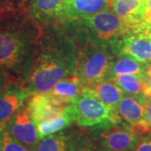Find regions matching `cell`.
<instances>
[{
  "instance_id": "6da1fadb",
  "label": "cell",
  "mask_w": 151,
  "mask_h": 151,
  "mask_svg": "<svg viewBox=\"0 0 151 151\" xmlns=\"http://www.w3.org/2000/svg\"><path fill=\"white\" fill-rule=\"evenodd\" d=\"M78 47L60 24L43 26L36 58L24 85L28 95L50 92L60 80L76 74Z\"/></svg>"
},
{
  "instance_id": "7a4b0ae2",
  "label": "cell",
  "mask_w": 151,
  "mask_h": 151,
  "mask_svg": "<svg viewBox=\"0 0 151 151\" xmlns=\"http://www.w3.org/2000/svg\"><path fill=\"white\" fill-rule=\"evenodd\" d=\"M22 14L0 17V69L10 83L24 86L36 58L42 27Z\"/></svg>"
},
{
  "instance_id": "3957f363",
  "label": "cell",
  "mask_w": 151,
  "mask_h": 151,
  "mask_svg": "<svg viewBox=\"0 0 151 151\" xmlns=\"http://www.w3.org/2000/svg\"><path fill=\"white\" fill-rule=\"evenodd\" d=\"M60 25L73 39L77 47L85 44L113 47L124 38L139 33L113 11L108 10L63 22Z\"/></svg>"
},
{
  "instance_id": "277c9868",
  "label": "cell",
  "mask_w": 151,
  "mask_h": 151,
  "mask_svg": "<svg viewBox=\"0 0 151 151\" xmlns=\"http://www.w3.org/2000/svg\"><path fill=\"white\" fill-rule=\"evenodd\" d=\"M65 109L73 122L81 127L100 128L124 122L117 108L103 103L88 88H84L81 97Z\"/></svg>"
},
{
  "instance_id": "5b68a950",
  "label": "cell",
  "mask_w": 151,
  "mask_h": 151,
  "mask_svg": "<svg viewBox=\"0 0 151 151\" xmlns=\"http://www.w3.org/2000/svg\"><path fill=\"white\" fill-rule=\"evenodd\" d=\"M117 54L113 46L85 44L78 46L76 75L84 88L109 78Z\"/></svg>"
},
{
  "instance_id": "8992f818",
  "label": "cell",
  "mask_w": 151,
  "mask_h": 151,
  "mask_svg": "<svg viewBox=\"0 0 151 151\" xmlns=\"http://www.w3.org/2000/svg\"><path fill=\"white\" fill-rule=\"evenodd\" d=\"M95 129L101 149L108 151H133L143 137L126 122Z\"/></svg>"
},
{
  "instance_id": "52a82bcc",
  "label": "cell",
  "mask_w": 151,
  "mask_h": 151,
  "mask_svg": "<svg viewBox=\"0 0 151 151\" xmlns=\"http://www.w3.org/2000/svg\"><path fill=\"white\" fill-rule=\"evenodd\" d=\"M13 137L30 151H35L40 140L37 125L34 121L27 105L19 108L9 121L5 128Z\"/></svg>"
},
{
  "instance_id": "ba28073f",
  "label": "cell",
  "mask_w": 151,
  "mask_h": 151,
  "mask_svg": "<svg viewBox=\"0 0 151 151\" xmlns=\"http://www.w3.org/2000/svg\"><path fill=\"white\" fill-rule=\"evenodd\" d=\"M148 0H113L111 9L139 33L149 34L145 21Z\"/></svg>"
},
{
  "instance_id": "9c48e42d",
  "label": "cell",
  "mask_w": 151,
  "mask_h": 151,
  "mask_svg": "<svg viewBox=\"0 0 151 151\" xmlns=\"http://www.w3.org/2000/svg\"><path fill=\"white\" fill-rule=\"evenodd\" d=\"M29 97L24 87L9 83L0 89V129H4L14 114Z\"/></svg>"
},
{
  "instance_id": "30bf717a",
  "label": "cell",
  "mask_w": 151,
  "mask_h": 151,
  "mask_svg": "<svg viewBox=\"0 0 151 151\" xmlns=\"http://www.w3.org/2000/svg\"><path fill=\"white\" fill-rule=\"evenodd\" d=\"M65 0H29L27 13L41 26L60 24Z\"/></svg>"
},
{
  "instance_id": "8fae6325",
  "label": "cell",
  "mask_w": 151,
  "mask_h": 151,
  "mask_svg": "<svg viewBox=\"0 0 151 151\" xmlns=\"http://www.w3.org/2000/svg\"><path fill=\"white\" fill-rule=\"evenodd\" d=\"M113 0H65L60 24L111 9Z\"/></svg>"
},
{
  "instance_id": "7c38bea8",
  "label": "cell",
  "mask_w": 151,
  "mask_h": 151,
  "mask_svg": "<svg viewBox=\"0 0 151 151\" xmlns=\"http://www.w3.org/2000/svg\"><path fill=\"white\" fill-rule=\"evenodd\" d=\"M113 49L117 55H128L146 64L150 62L151 38L145 33H137L124 38Z\"/></svg>"
},
{
  "instance_id": "4fadbf2b",
  "label": "cell",
  "mask_w": 151,
  "mask_h": 151,
  "mask_svg": "<svg viewBox=\"0 0 151 151\" xmlns=\"http://www.w3.org/2000/svg\"><path fill=\"white\" fill-rule=\"evenodd\" d=\"M148 101L125 94L117 106L120 117L127 124L135 126L145 133L151 132L145 124L146 104Z\"/></svg>"
},
{
  "instance_id": "5bb4252c",
  "label": "cell",
  "mask_w": 151,
  "mask_h": 151,
  "mask_svg": "<svg viewBox=\"0 0 151 151\" xmlns=\"http://www.w3.org/2000/svg\"><path fill=\"white\" fill-rule=\"evenodd\" d=\"M26 105L36 124L59 115L65 108L55 103L48 93L30 95Z\"/></svg>"
},
{
  "instance_id": "9a60e30c",
  "label": "cell",
  "mask_w": 151,
  "mask_h": 151,
  "mask_svg": "<svg viewBox=\"0 0 151 151\" xmlns=\"http://www.w3.org/2000/svg\"><path fill=\"white\" fill-rule=\"evenodd\" d=\"M83 90L84 86L76 74L58 81L54 87L46 93H48L55 103L65 107L81 97Z\"/></svg>"
},
{
  "instance_id": "2e32d148",
  "label": "cell",
  "mask_w": 151,
  "mask_h": 151,
  "mask_svg": "<svg viewBox=\"0 0 151 151\" xmlns=\"http://www.w3.org/2000/svg\"><path fill=\"white\" fill-rule=\"evenodd\" d=\"M111 80H113L127 95L139 97L145 101H149L151 97V92L146 74L120 75Z\"/></svg>"
},
{
  "instance_id": "e0dca14e",
  "label": "cell",
  "mask_w": 151,
  "mask_h": 151,
  "mask_svg": "<svg viewBox=\"0 0 151 151\" xmlns=\"http://www.w3.org/2000/svg\"><path fill=\"white\" fill-rule=\"evenodd\" d=\"M87 88L103 103L116 108L125 95L124 91L111 79H105Z\"/></svg>"
},
{
  "instance_id": "ac0fdd59",
  "label": "cell",
  "mask_w": 151,
  "mask_h": 151,
  "mask_svg": "<svg viewBox=\"0 0 151 151\" xmlns=\"http://www.w3.org/2000/svg\"><path fill=\"white\" fill-rule=\"evenodd\" d=\"M150 64L143 63L134 57L124 54H118L113 62L108 79L120 75H145Z\"/></svg>"
},
{
  "instance_id": "d6986e66",
  "label": "cell",
  "mask_w": 151,
  "mask_h": 151,
  "mask_svg": "<svg viewBox=\"0 0 151 151\" xmlns=\"http://www.w3.org/2000/svg\"><path fill=\"white\" fill-rule=\"evenodd\" d=\"M76 135L58 132L41 139L35 151H71Z\"/></svg>"
},
{
  "instance_id": "ffe728a7",
  "label": "cell",
  "mask_w": 151,
  "mask_h": 151,
  "mask_svg": "<svg viewBox=\"0 0 151 151\" xmlns=\"http://www.w3.org/2000/svg\"><path fill=\"white\" fill-rule=\"evenodd\" d=\"M73 120L65 108L63 112L59 115L36 124L39 137L41 139L46 136L58 133L70 126Z\"/></svg>"
},
{
  "instance_id": "44dd1931",
  "label": "cell",
  "mask_w": 151,
  "mask_h": 151,
  "mask_svg": "<svg viewBox=\"0 0 151 151\" xmlns=\"http://www.w3.org/2000/svg\"><path fill=\"white\" fill-rule=\"evenodd\" d=\"M29 0H0V17L24 12Z\"/></svg>"
},
{
  "instance_id": "7402d4cb",
  "label": "cell",
  "mask_w": 151,
  "mask_h": 151,
  "mask_svg": "<svg viewBox=\"0 0 151 151\" xmlns=\"http://www.w3.org/2000/svg\"><path fill=\"white\" fill-rule=\"evenodd\" d=\"M0 151H30L4 129L0 138Z\"/></svg>"
},
{
  "instance_id": "603a6c76",
  "label": "cell",
  "mask_w": 151,
  "mask_h": 151,
  "mask_svg": "<svg viewBox=\"0 0 151 151\" xmlns=\"http://www.w3.org/2000/svg\"><path fill=\"white\" fill-rule=\"evenodd\" d=\"M71 151H97L95 143L88 136L76 135Z\"/></svg>"
},
{
  "instance_id": "cb8c5ba5",
  "label": "cell",
  "mask_w": 151,
  "mask_h": 151,
  "mask_svg": "<svg viewBox=\"0 0 151 151\" xmlns=\"http://www.w3.org/2000/svg\"><path fill=\"white\" fill-rule=\"evenodd\" d=\"M133 151H151V132L144 135Z\"/></svg>"
},
{
  "instance_id": "d4e9b609",
  "label": "cell",
  "mask_w": 151,
  "mask_h": 151,
  "mask_svg": "<svg viewBox=\"0 0 151 151\" xmlns=\"http://www.w3.org/2000/svg\"><path fill=\"white\" fill-rule=\"evenodd\" d=\"M145 124L151 131V97L149 99L148 103L146 104L145 112Z\"/></svg>"
},
{
  "instance_id": "484cf974",
  "label": "cell",
  "mask_w": 151,
  "mask_h": 151,
  "mask_svg": "<svg viewBox=\"0 0 151 151\" xmlns=\"http://www.w3.org/2000/svg\"><path fill=\"white\" fill-rule=\"evenodd\" d=\"M145 21L151 30V0H148L145 14Z\"/></svg>"
},
{
  "instance_id": "4316f807",
  "label": "cell",
  "mask_w": 151,
  "mask_h": 151,
  "mask_svg": "<svg viewBox=\"0 0 151 151\" xmlns=\"http://www.w3.org/2000/svg\"><path fill=\"white\" fill-rule=\"evenodd\" d=\"M10 81L8 79V77L6 76V75L3 72V70L0 69V89L3 88L4 86H5L6 85L9 84Z\"/></svg>"
},
{
  "instance_id": "83f0119b",
  "label": "cell",
  "mask_w": 151,
  "mask_h": 151,
  "mask_svg": "<svg viewBox=\"0 0 151 151\" xmlns=\"http://www.w3.org/2000/svg\"><path fill=\"white\" fill-rule=\"evenodd\" d=\"M146 76H147V80H148V83H149V86L151 92V65L150 64L148 66V69L146 71Z\"/></svg>"
},
{
  "instance_id": "f1b7e54d",
  "label": "cell",
  "mask_w": 151,
  "mask_h": 151,
  "mask_svg": "<svg viewBox=\"0 0 151 151\" xmlns=\"http://www.w3.org/2000/svg\"><path fill=\"white\" fill-rule=\"evenodd\" d=\"M97 151H108V150H103V149H99V150H97Z\"/></svg>"
},
{
  "instance_id": "f546056e",
  "label": "cell",
  "mask_w": 151,
  "mask_h": 151,
  "mask_svg": "<svg viewBox=\"0 0 151 151\" xmlns=\"http://www.w3.org/2000/svg\"><path fill=\"white\" fill-rule=\"evenodd\" d=\"M148 35H149V36H150V37L151 38V31H150V32H149V34H148Z\"/></svg>"
},
{
  "instance_id": "4dcf8cb0",
  "label": "cell",
  "mask_w": 151,
  "mask_h": 151,
  "mask_svg": "<svg viewBox=\"0 0 151 151\" xmlns=\"http://www.w3.org/2000/svg\"><path fill=\"white\" fill-rule=\"evenodd\" d=\"M3 130H4V129H3ZM3 130L0 129V138H1V134H2V131H3Z\"/></svg>"
},
{
  "instance_id": "1f68e13d",
  "label": "cell",
  "mask_w": 151,
  "mask_h": 151,
  "mask_svg": "<svg viewBox=\"0 0 151 151\" xmlns=\"http://www.w3.org/2000/svg\"><path fill=\"white\" fill-rule=\"evenodd\" d=\"M150 65H151V60H150Z\"/></svg>"
}]
</instances>
